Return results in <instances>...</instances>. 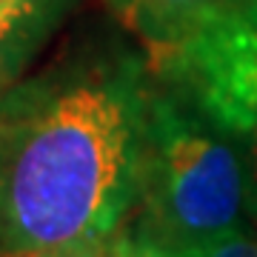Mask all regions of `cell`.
Returning a JSON list of instances; mask_svg holds the SVG:
<instances>
[{"instance_id":"6da1fadb","label":"cell","mask_w":257,"mask_h":257,"mask_svg":"<svg viewBox=\"0 0 257 257\" xmlns=\"http://www.w3.org/2000/svg\"><path fill=\"white\" fill-rule=\"evenodd\" d=\"M149 89L97 63L0 94V257L109 246L138 200Z\"/></svg>"},{"instance_id":"7a4b0ae2","label":"cell","mask_w":257,"mask_h":257,"mask_svg":"<svg viewBox=\"0 0 257 257\" xmlns=\"http://www.w3.org/2000/svg\"><path fill=\"white\" fill-rule=\"evenodd\" d=\"M248 172L223 132L175 94L149 92L138 200L123 229L183 246L240 226Z\"/></svg>"},{"instance_id":"3957f363","label":"cell","mask_w":257,"mask_h":257,"mask_svg":"<svg viewBox=\"0 0 257 257\" xmlns=\"http://www.w3.org/2000/svg\"><path fill=\"white\" fill-rule=\"evenodd\" d=\"M160 69L223 135L257 132V0H237L160 55Z\"/></svg>"},{"instance_id":"277c9868","label":"cell","mask_w":257,"mask_h":257,"mask_svg":"<svg viewBox=\"0 0 257 257\" xmlns=\"http://www.w3.org/2000/svg\"><path fill=\"white\" fill-rule=\"evenodd\" d=\"M234 3L237 0H135L126 18L149 40V46L163 55Z\"/></svg>"},{"instance_id":"5b68a950","label":"cell","mask_w":257,"mask_h":257,"mask_svg":"<svg viewBox=\"0 0 257 257\" xmlns=\"http://www.w3.org/2000/svg\"><path fill=\"white\" fill-rule=\"evenodd\" d=\"M111 243L128 257H257V237H251L243 226L226 229L206 240L183 243V246H157L152 240L120 229Z\"/></svg>"},{"instance_id":"8992f818","label":"cell","mask_w":257,"mask_h":257,"mask_svg":"<svg viewBox=\"0 0 257 257\" xmlns=\"http://www.w3.org/2000/svg\"><path fill=\"white\" fill-rule=\"evenodd\" d=\"M57 6L60 0H0V74L43 35Z\"/></svg>"},{"instance_id":"52a82bcc","label":"cell","mask_w":257,"mask_h":257,"mask_svg":"<svg viewBox=\"0 0 257 257\" xmlns=\"http://www.w3.org/2000/svg\"><path fill=\"white\" fill-rule=\"evenodd\" d=\"M248 138V200L257 211V132H251Z\"/></svg>"},{"instance_id":"ba28073f","label":"cell","mask_w":257,"mask_h":257,"mask_svg":"<svg viewBox=\"0 0 257 257\" xmlns=\"http://www.w3.org/2000/svg\"><path fill=\"white\" fill-rule=\"evenodd\" d=\"M26 257H109V246L89 248V251H69V254H26Z\"/></svg>"},{"instance_id":"9c48e42d","label":"cell","mask_w":257,"mask_h":257,"mask_svg":"<svg viewBox=\"0 0 257 257\" xmlns=\"http://www.w3.org/2000/svg\"><path fill=\"white\" fill-rule=\"evenodd\" d=\"M111 6H114V9L117 12H123V15H128V9H132V3H135V0H109Z\"/></svg>"}]
</instances>
